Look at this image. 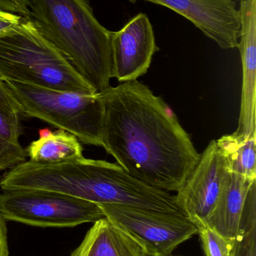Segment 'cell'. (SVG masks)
I'll return each mask as SVG.
<instances>
[{"instance_id": "1", "label": "cell", "mask_w": 256, "mask_h": 256, "mask_svg": "<svg viewBox=\"0 0 256 256\" xmlns=\"http://www.w3.org/2000/svg\"><path fill=\"white\" fill-rule=\"evenodd\" d=\"M98 94L103 105L101 147L132 177L156 189L178 192L200 154L175 115L138 80Z\"/></svg>"}, {"instance_id": "2", "label": "cell", "mask_w": 256, "mask_h": 256, "mask_svg": "<svg viewBox=\"0 0 256 256\" xmlns=\"http://www.w3.org/2000/svg\"><path fill=\"white\" fill-rule=\"evenodd\" d=\"M30 18L97 94L111 86L113 32L87 0H31Z\"/></svg>"}, {"instance_id": "3", "label": "cell", "mask_w": 256, "mask_h": 256, "mask_svg": "<svg viewBox=\"0 0 256 256\" xmlns=\"http://www.w3.org/2000/svg\"><path fill=\"white\" fill-rule=\"evenodd\" d=\"M0 80L82 94H97L63 54L24 18L0 38Z\"/></svg>"}, {"instance_id": "4", "label": "cell", "mask_w": 256, "mask_h": 256, "mask_svg": "<svg viewBox=\"0 0 256 256\" xmlns=\"http://www.w3.org/2000/svg\"><path fill=\"white\" fill-rule=\"evenodd\" d=\"M22 115L73 134L81 142L101 147L103 105L99 94L51 90L5 82Z\"/></svg>"}, {"instance_id": "5", "label": "cell", "mask_w": 256, "mask_h": 256, "mask_svg": "<svg viewBox=\"0 0 256 256\" xmlns=\"http://www.w3.org/2000/svg\"><path fill=\"white\" fill-rule=\"evenodd\" d=\"M0 213L6 221L42 228H72L105 218L98 204L51 191H2Z\"/></svg>"}, {"instance_id": "6", "label": "cell", "mask_w": 256, "mask_h": 256, "mask_svg": "<svg viewBox=\"0 0 256 256\" xmlns=\"http://www.w3.org/2000/svg\"><path fill=\"white\" fill-rule=\"evenodd\" d=\"M105 218L132 238L149 256H170L181 244L198 234L184 215L117 204H98Z\"/></svg>"}, {"instance_id": "7", "label": "cell", "mask_w": 256, "mask_h": 256, "mask_svg": "<svg viewBox=\"0 0 256 256\" xmlns=\"http://www.w3.org/2000/svg\"><path fill=\"white\" fill-rule=\"evenodd\" d=\"M228 174L225 158L212 140L175 196L183 214L198 228L205 226Z\"/></svg>"}, {"instance_id": "8", "label": "cell", "mask_w": 256, "mask_h": 256, "mask_svg": "<svg viewBox=\"0 0 256 256\" xmlns=\"http://www.w3.org/2000/svg\"><path fill=\"white\" fill-rule=\"evenodd\" d=\"M135 2L137 0H129ZM171 9L189 20L223 50L238 46L240 16L234 0H144Z\"/></svg>"}, {"instance_id": "9", "label": "cell", "mask_w": 256, "mask_h": 256, "mask_svg": "<svg viewBox=\"0 0 256 256\" xmlns=\"http://www.w3.org/2000/svg\"><path fill=\"white\" fill-rule=\"evenodd\" d=\"M159 50L150 19L146 14H138L121 30L113 32L112 78L120 82L137 80L147 73Z\"/></svg>"}, {"instance_id": "10", "label": "cell", "mask_w": 256, "mask_h": 256, "mask_svg": "<svg viewBox=\"0 0 256 256\" xmlns=\"http://www.w3.org/2000/svg\"><path fill=\"white\" fill-rule=\"evenodd\" d=\"M240 42L243 82L238 127L233 135L241 140L256 137V0L240 1Z\"/></svg>"}, {"instance_id": "11", "label": "cell", "mask_w": 256, "mask_h": 256, "mask_svg": "<svg viewBox=\"0 0 256 256\" xmlns=\"http://www.w3.org/2000/svg\"><path fill=\"white\" fill-rule=\"evenodd\" d=\"M253 180H249L239 174L228 172L220 195L205 226L225 238L234 239L246 194Z\"/></svg>"}, {"instance_id": "12", "label": "cell", "mask_w": 256, "mask_h": 256, "mask_svg": "<svg viewBox=\"0 0 256 256\" xmlns=\"http://www.w3.org/2000/svg\"><path fill=\"white\" fill-rule=\"evenodd\" d=\"M70 256H149L142 248L107 218L93 222Z\"/></svg>"}, {"instance_id": "13", "label": "cell", "mask_w": 256, "mask_h": 256, "mask_svg": "<svg viewBox=\"0 0 256 256\" xmlns=\"http://www.w3.org/2000/svg\"><path fill=\"white\" fill-rule=\"evenodd\" d=\"M21 109L4 81L0 80V172L27 160L21 144Z\"/></svg>"}, {"instance_id": "14", "label": "cell", "mask_w": 256, "mask_h": 256, "mask_svg": "<svg viewBox=\"0 0 256 256\" xmlns=\"http://www.w3.org/2000/svg\"><path fill=\"white\" fill-rule=\"evenodd\" d=\"M30 160L41 164H57L83 156V147L76 136L63 130H39V138L25 149Z\"/></svg>"}, {"instance_id": "15", "label": "cell", "mask_w": 256, "mask_h": 256, "mask_svg": "<svg viewBox=\"0 0 256 256\" xmlns=\"http://www.w3.org/2000/svg\"><path fill=\"white\" fill-rule=\"evenodd\" d=\"M256 137L246 140L233 134L216 140L218 148L226 162L228 172L239 174L249 180L256 179Z\"/></svg>"}, {"instance_id": "16", "label": "cell", "mask_w": 256, "mask_h": 256, "mask_svg": "<svg viewBox=\"0 0 256 256\" xmlns=\"http://www.w3.org/2000/svg\"><path fill=\"white\" fill-rule=\"evenodd\" d=\"M231 256H256V180L246 194Z\"/></svg>"}, {"instance_id": "17", "label": "cell", "mask_w": 256, "mask_h": 256, "mask_svg": "<svg viewBox=\"0 0 256 256\" xmlns=\"http://www.w3.org/2000/svg\"><path fill=\"white\" fill-rule=\"evenodd\" d=\"M198 228L205 256H231L233 239L222 237L207 226Z\"/></svg>"}, {"instance_id": "18", "label": "cell", "mask_w": 256, "mask_h": 256, "mask_svg": "<svg viewBox=\"0 0 256 256\" xmlns=\"http://www.w3.org/2000/svg\"><path fill=\"white\" fill-rule=\"evenodd\" d=\"M30 2L31 0H0V9L24 18H30Z\"/></svg>"}, {"instance_id": "19", "label": "cell", "mask_w": 256, "mask_h": 256, "mask_svg": "<svg viewBox=\"0 0 256 256\" xmlns=\"http://www.w3.org/2000/svg\"><path fill=\"white\" fill-rule=\"evenodd\" d=\"M24 16L0 9V38L13 32L23 20Z\"/></svg>"}, {"instance_id": "20", "label": "cell", "mask_w": 256, "mask_h": 256, "mask_svg": "<svg viewBox=\"0 0 256 256\" xmlns=\"http://www.w3.org/2000/svg\"><path fill=\"white\" fill-rule=\"evenodd\" d=\"M6 220L0 213V256H9V242L8 230Z\"/></svg>"}, {"instance_id": "21", "label": "cell", "mask_w": 256, "mask_h": 256, "mask_svg": "<svg viewBox=\"0 0 256 256\" xmlns=\"http://www.w3.org/2000/svg\"><path fill=\"white\" fill-rule=\"evenodd\" d=\"M240 1H243V0H240Z\"/></svg>"}]
</instances>
